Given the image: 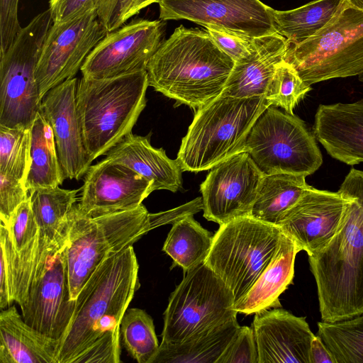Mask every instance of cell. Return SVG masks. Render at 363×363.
Returning <instances> with one entry per match:
<instances>
[{"instance_id":"1","label":"cell","mask_w":363,"mask_h":363,"mask_svg":"<svg viewBox=\"0 0 363 363\" xmlns=\"http://www.w3.org/2000/svg\"><path fill=\"white\" fill-rule=\"evenodd\" d=\"M138 268L133 245L99 265L75 299L57 363L121 362V323L140 287Z\"/></svg>"},{"instance_id":"2","label":"cell","mask_w":363,"mask_h":363,"mask_svg":"<svg viewBox=\"0 0 363 363\" xmlns=\"http://www.w3.org/2000/svg\"><path fill=\"white\" fill-rule=\"evenodd\" d=\"M338 191L348 198L339 228L325 248L308 256L326 322L363 313V171L352 168Z\"/></svg>"},{"instance_id":"3","label":"cell","mask_w":363,"mask_h":363,"mask_svg":"<svg viewBox=\"0 0 363 363\" xmlns=\"http://www.w3.org/2000/svg\"><path fill=\"white\" fill-rule=\"evenodd\" d=\"M234 65L206 30L180 26L162 43L146 72L155 91L177 106L196 109L222 94Z\"/></svg>"},{"instance_id":"4","label":"cell","mask_w":363,"mask_h":363,"mask_svg":"<svg viewBox=\"0 0 363 363\" xmlns=\"http://www.w3.org/2000/svg\"><path fill=\"white\" fill-rule=\"evenodd\" d=\"M146 70L119 77L78 79L76 103L91 163L132 133L146 106Z\"/></svg>"},{"instance_id":"5","label":"cell","mask_w":363,"mask_h":363,"mask_svg":"<svg viewBox=\"0 0 363 363\" xmlns=\"http://www.w3.org/2000/svg\"><path fill=\"white\" fill-rule=\"evenodd\" d=\"M270 105L264 96L220 95L197 108L177 154L182 171L200 172L245 152L247 136Z\"/></svg>"},{"instance_id":"6","label":"cell","mask_w":363,"mask_h":363,"mask_svg":"<svg viewBox=\"0 0 363 363\" xmlns=\"http://www.w3.org/2000/svg\"><path fill=\"white\" fill-rule=\"evenodd\" d=\"M150 213L138 208L97 218L82 214L77 203L68 215L67 261L70 296L75 300L95 269L109 256L151 230Z\"/></svg>"},{"instance_id":"7","label":"cell","mask_w":363,"mask_h":363,"mask_svg":"<svg viewBox=\"0 0 363 363\" xmlns=\"http://www.w3.org/2000/svg\"><path fill=\"white\" fill-rule=\"evenodd\" d=\"M308 86L363 73V11L345 1L333 18L284 57Z\"/></svg>"},{"instance_id":"8","label":"cell","mask_w":363,"mask_h":363,"mask_svg":"<svg viewBox=\"0 0 363 363\" xmlns=\"http://www.w3.org/2000/svg\"><path fill=\"white\" fill-rule=\"evenodd\" d=\"M281 235L279 226L250 216L220 225L205 262L231 290L235 303L247 294L269 264Z\"/></svg>"},{"instance_id":"9","label":"cell","mask_w":363,"mask_h":363,"mask_svg":"<svg viewBox=\"0 0 363 363\" xmlns=\"http://www.w3.org/2000/svg\"><path fill=\"white\" fill-rule=\"evenodd\" d=\"M52 23L49 9L38 14L0 54V125L31 128L42 101L36 67Z\"/></svg>"},{"instance_id":"10","label":"cell","mask_w":363,"mask_h":363,"mask_svg":"<svg viewBox=\"0 0 363 363\" xmlns=\"http://www.w3.org/2000/svg\"><path fill=\"white\" fill-rule=\"evenodd\" d=\"M315 139L301 118L269 106L253 125L245 152L264 174L292 173L307 177L323 163Z\"/></svg>"},{"instance_id":"11","label":"cell","mask_w":363,"mask_h":363,"mask_svg":"<svg viewBox=\"0 0 363 363\" xmlns=\"http://www.w3.org/2000/svg\"><path fill=\"white\" fill-rule=\"evenodd\" d=\"M235 297L225 283L203 262L185 273L164 313L163 342H179L237 315Z\"/></svg>"},{"instance_id":"12","label":"cell","mask_w":363,"mask_h":363,"mask_svg":"<svg viewBox=\"0 0 363 363\" xmlns=\"http://www.w3.org/2000/svg\"><path fill=\"white\" fill-rule=\"evenodd\" d=\"M67 236L35 267L27 301L21 308L25 322L44 335L60 340L72 318L76 300L70 296Z\"/></svg>"},{"instance_id":"13","label":"cell","mask_w":363,"mask_h":363,"mask_svg":"<svg viewBox=\"0 0 363 363\" xmlns=\"http://www.w3.org/2000/svg\"><path fill=\"white\" fill-rule=\"evenodd\" d=\"M108 32L97 9L72 20L52 23L45 39L35 71L40 98L74 77L88 55Z\"/></svg>"},{"instance_id":"14","label":"cell","mask_w":363,"mask_h":363,"mask_svg":"<svg viewBox=\"0 0 363 363\" xmlns=\"http://www.w3.org/2000/svg\"><path fill=\"white\" fill-rule=\"evenodd\" d=\"M163 33L161 21L143 18L108 33L82 65V77L104 79L146 70L163 42Z\"/></svg>"},{"instance_id":"15","label":"cell","mask_w":363,"mask_h":363,"mask_svg":"<svg viewBox=\"0 0 363 363\" xmlns=\"http://www.w3.org/2000/svg\"><path fill=\"white\" fill-rule=\"evenodd\" d=\"M264 175L247 152L214 166L200 186L204 218L220 225L250 216Z\"/></svg>"},{"instance_id":"16","label":"cell","mask_w":363,"mask_h":363,"mask_svg":"<svg viewBox=\"0 0 363 363\" xmlns=\"http://www.w3.org/2000/svg\"><path fill=\"white\" fill-rule=\"evenodd\" d=\"M162 21L185 19L257 38L277 33L272 9L259 0H160Z\"/></svg>"},{"instance_id":"17","label":"cell","mask_w":363,"mask_h":363,"mask_svg":"<svg viewBox=\"0 0 363 363\" xmlns=\"http://www.w3.org/2000/svg\"><path fill=\"white\" fill-rule=\"evenodd\" d=\"M81 189L79 209L91 218L135 209L154 191L152 182L106 158L89 167Z\"/></svg>"},{"instance_id":"18","label":"cell","mask_w":363,"mask_h":363,"mask_svg":"<svg viewBox=\"0 0 363 363\" xmlns=\"http://www.w3.org/2000/svg\"><path fill=\"white\" fill-rule=\"evenodd\" d=\"M348 198L310 186L277 225L308 256L325 248L337 233Z\"/></svg>"},{"instance_id":"19","label":"cell","mask_w":363,"mask_h":363,"mask_svg":"<svg viewBox=\"0 0 363 363\" xmlns=\"http://www.w3.org/2000/svg\"><path fill=\"white\" fill-rule=\"evenodd\" d=\"M78 79H67L48 91L41 111L50 124L65 179H79L91 166L77 109Z\"/></svg>"},{"instance_id":"20","label":"cell","mask_w":363,"mask_h":363,"mask_svg":"<svg viewBox=\"0 0 363 363\" xmlns=\"http://www.w3.org/2000/svg\"><path fill=\"white\" fill-rule=\"evenodd\" d=\"M252 328L258 363H310L315 335L304 317L274 308L257 312Z\"/></svg>"},{"instance_id":"21","label":"cell","mask_w":363,"mask_h":363,"mask_svg":"<svg viewBox=\"0 0 363 363\" xmlns=\"http://www.w3.org/2000/svg\"><path fill=\"white\" fill-rule=\"evenodd\" d=\"M313 134L334 159L349 165L363 162V99L320 105Z\"/></svg>"},{"instance_id":"22","label":"cell","mask_w":363,"mask_h":363,"mask_svg":"<svg viewBox=\"0 0 363 363\" xmlns=\"http://www.w3.org/2000/svg\"><path fill=\"white\" fill-rule=\"evenodd\" d=\"M253 42L251 55L235 62L220 95L240 99L264 96L289 43L278 33L254 38Z\"/></svg>"},{"instance_id":"23","label":"cell","mask_w":363,"mask_h":363,"mask_svg":"<svg viewBox=\"0 0 363 363\" xmlns=\"http://www.w3.org/2000/svg\"><path fill=\"white\" fill-rule=\"evenodd\" d=\"M150 136L130 133L113 147L105 158L126 166L152 182L154 191L176 192L182 188L183 171L177 159L169 158L164 150L150 144Z\"/></svg>"},{"instance_id":"24","label":"cell","mask_w":363,"mask_h":363,"mask_svg":"<svg viewBox=\"0 0 363 363\" xmlns=\"http://www.w3.org/2000/svg\"><path fill=\"white\" fill-rule=\"evenodd\" d=\"M301 250L281 231L277 249L247 294L234 305L240 313L250 315L281 306L279 296L293 281L296 256Z\"/></svg>"},{"instance_id":"25","label":"cell","mask_w":363,"mask_h":363,"mask_svg":"<svg viewBox=\"0 0 363 363\" xmlns=\"http://www.w3.org/2000/svg\"><path fill=\"white\" fill-rule=\"evenodd\" d=\"M59 340L27 324L14 306L0 313V363H57Z\"/></svg>"},{"instance_id":"26","label":"cell","mask_w":363,"mask_h":363,"mask_svg":"<svg viewBox=\"0 0 363 363\" xmlns=\"http://www.w3.org/2000/svg\"><path fill=\"white\" fill-rule=\"evenodd\" d=\"M240 327L235 316L182 342H162L150 363H216Z\"/></svg>"},{"instance_id":"27","label":"cell","mask_w":363,"mask_h":363,"mask_svg":"<svg viewBox=\"0 0 363 363\" xmlns=\"http://www.w3.org/2000/svg\"><path fill=\"white\" fill-rule=\"evenodd\" d=\"M306 176L292 173L264 174L250 216L277 225L310 187Z\"/></svg>"},{"instance_id":"28","label":"cell","mask_w":363,"mask_h":363,"mask_svg":"<svg viewBox=\"0 0 363 363\" xmlns=\"http://www.w3.org/2000/svg\"><path fill=\"white\" fill-rule=\"evenodd\" d=\"M79 190L57 186L38 188L29 192L39 241L52 245L67 235L68 215L76 203Z\"/></svg>"},{"instance_id":"29","label":"cell","mask_w":363,"mask_h":363,"mask_svg":"<svg viewBox=\"0 0 363 363\" xmlns=\"http://www.w3.org/2000/svg\"><path fill=\"white\" fill-rule=\"evenodd\" d=\"M65 179L52 130L40 109L30 128V166L27 190L30 192L38 188H55Z\"/></svg>"},{"instance_id":"30","label":"cell","mask_w":363,"mask_h":363,"mask_svg":"<svg viewBox=\"0 0 363 363\" xmlns=\"http://www.w3.org/2000/svg\"><path fill=\"white\" fill-rule=\"evenodd\" d=\"M213 235L193 217L184 216L172 223L162 250L184 274L204 262L212 247Z\"/></svg>"},{"instance_id":"31","label":"cell","mask_w":363,"mask_h":363,"mask_svg":"<svg viewBox=\"0 0 363 363\" xmlns=\"http://www.w3.org/2000/svg\"><path fill=\"white\" fill-rule=\"evenodd\" d=\"M344 2L345 0H315L292 10L272 9L274 28L289 45L301 43L323 28Z\"/></svg>"},{"instance_id":"32","label":"cell","mask_w":363,"mask_h":363,"mask_svg":"<svg viewBox=\"0 0 363 363\" xmlns=\"http://www.w3.org/2000/svg\"><path fill=\"white\" fill-rule=\"evenodd\" d=\"M317 335L336 363H363V313L335 322H318Z\"/></svg>"},{"instance_id":"33","label":"cell","mask_w":363,"mask_h":363,"mask_svg":"<svg viewBox=\"0 0 363 363\" xmlns=\"http://www.w3.org/2000/svg\"><path fill=\"white\" fill-rule=\"evenodd\" d=\"M0 245L7 264L12 299L21 308L27 301L32 277L39 259L38 241L28 250L18 253L7 228L1 223Z\"/></svg>"},{"instance_id":"34","label":"cell","mask_w":363,"mask_h":363,"mask_svg":"<svg viewBox=\"0 0 363 363\" xmlns=\"http://www.w3.org/2000/svg\"><path fill=\"white\" fill-rule=\"evenodd\" d=\"M120 332L128 354L138 363H150L160 347L150 315L140 308L127 309Z\"/></svg>"},{"instance_id":"35","label":"cell","mask_w":363,"mask_h":363,"mask_svg":"<svg viewBox=\"0 0 363 363\" xmlns=\"http://www.w3.org/2000/svg\"><path fill=\"white\" fill-rule=\"evenodd\" d=\"M30 166V128L0 125V174L26 183Z\"/></svg>"},{"instance_id":"36","label":"cell","mask_w":363,"mask_h":363,"mask_svg":"<svg viewBox=\"0 0 363 363\" xmlns=\"http://www.w3.org/2000/svg\"><path fill=\"white\" fill-rule=\"evenodd\" d=\"M311 90L299 77L296 70L286 61L280 62L264 94L270 106L282 108L294 114L297 104Z\"/></svg>"},{"instance_id":"37","label":"cell","mask_w":363,"mask_h":363,"mask_svg":"<svg viewBox=\"0 0 363 363\" xmlns=\"http://www.w3.org/2000/svg\"><path fill=\"white\" fill-rule=\"evenodd\" d=\"M6 227L18 253L28 250L38 242V228L29 197L18 207Z\"/></svg>"},{"instance_id":"38","label":"cell","mask_w":363,"mask_h":363,"mask_svg":"<svg viewBox=\"0 0 363 363\" xmlns=\"http://www.w3.org/2000/svg\"><path fill=\"white\" fill-rule=\"evenodd\" d=\"M216 363H258L257 348L252 327H240Z\"/></svg>"},{"instance_id":"39","label":"cell","mask_w":363,"mask_h":363,"mask_svg":"<svg viewBox=\"0 0 363 363\" xmlns=\"http://www.w3.org/2000/svg\"><path fill=\"white\" fill-rule=\"evenodd\" d=\"M29 197L26 183L13 176L0 174V219L8 225L18 207Z\"/></svg>"},{"instance_id":"40","label":"cell","mask_w":363,"mask_h":363,"mask_svg":"<svg viewBox=\"0 0 363 363\" xmlns=\"http://www.w3.org/2000/svg\"><path fill=\"white\" fill-rule=\"evenodd\" d=\"M206 30L218 48L235 62L248 57L253 50L254 38L215 26L207 27Z\"/></svg>"},{"instance_id":"41","label":"cell","mask_w":363,"mask_h":363,"mask_svg":"<svg viewBox=\"0 0 363 363\" xmlns=\"http://www.w3.org/2000/svg\"><path fill=\"white\" fill-rule=\"evenodd\" d=\"M102 0H50L49 11L53 23H60L98 9Z\"/></svg>"},{"instance_id":"42","label":"cell","mask_w":363,"mask_h":363,"mask_svg":"<svg viewBox=\"0 0 363 363\" xmlns=\"http://www.w3.org/2000/svg\"><path fill=\"white\" fill-rule=\"evenodd\" d=\"M19 0H0V54L11 45L21 30L18 21Z\"/></svg>"},{"instance_id":"43","label":"cell","mask_w":363,"mask_h":363,"mask_svg":"<svg viewBox=\"0 0 363 363\" xmlns=\"http://www.w3.org/2000/svg\"><path fill=\"white\" fill-rule=\"evenodd\" d=\"M133 0H102L97 13L107 31H113L125 23V16Z\"/></svg>"},{"instance_id":"44","label":"cell","mask_w":363,"mask_h":363,"mask_svg":"<svg viewBox=\"0 0 363 363\" xmlns=\"http://www.w3.org/2000/svg\"><path fill=\"white\" fill-rule=\"evenodd\" d=\"M203 210L202 197H198L185 204L167 211L150 213L152 230L157 227L173 223L184 216L194 215Z\"/></svg>"},{"instance_id":"45","label":"cell","mask_w":363,"mask_h":363,"mask_svg":"<svg viewBox=\"0 0 363 363\" xmlns=\"http://www.w3.org/2000/svg\"><path fill=\"white\" fill-rule=\"evenodd\" d=\"M310 363H336L320 337L315 335L310 347Z\"/></svg>"},{"instance_id":"46","label":"cell","mask_w":363,"mask_h":363,"mask_svg":"<svg viewBox=\"0 0 363 363\" xmlns=\"http://www.w3.org/2000/svg\"><path fill=\"white\" fill-rule=\"evenodd\" d=\"M160 0H133L131 6L125 16V22L132 16L138 14L140 11L153 3H158Z\"/></svg>"},{"instance_id":"47","label":"cell","mask_w":363,"mask_h":363,"mask_svg":"<svg viewBox=\"0 0 363 363\" xmlns=\"http://www.w3.org/2000/svg\"><path fill=\"white\" fill-rule=\"evenodd\" d=\"M347 4L352 7L363 11V0H345Z\"/></svg>"},{"instance_id":"48","label":"cell","mask_w":363,"mask_h":363,"mask_svg":"<svg viewBox=\"0 0 363 363\" xmlns=\"http://www.w3.org/2000/svg\"><path fill=\"white\" fill-rule=\"evenodd\" d=\"M359 80L362 82H363V73L359 74Z\"/></svg>"}]
</instances>
